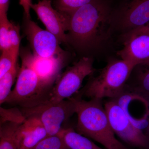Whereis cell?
<instances>
[{"instance_id":"8992f818","label":"cell","mask_w":149,"mask_h":149,"mask_svg":"<svg viewBox=\"0 0 149 149\" xmlns=\"http://www.w3.org/2000/svg\"><path fill=\"white\" fill-rule=\"evenodd\" d=\"M95 70L93 59L82 58L58 77L48 100L56 102L72 97L79 91L85 77Z\"/></svg>"},{"instance_id":"f1b7e54d","label":"cell","mask_w":149,"mask_h":149,"mask_svg":"<svg viewBox=\"0 0 149 149\" xmlns=\"http://www.w3.org/2000/svg\"><path fill=\"white\" fill-rule=\"evenodd\" d=\"M51 1H52V0H51Z\"/></svg>"},{"instance_id":"7c38bea8","label":"cell","mask_w":149,"mask_h":149,"mask_svg":"<svg viewBox=\"0 0 149 149\" xmlns=\"http://www.w3.org/2000/svg\"><path fill=\"white\" fill-rule=\"evenodd\" d=\"M118 26L125 32L149 22V0H130L116 13Z\"/></svg>"},{"instance_id":"8fae6325","label":"cell","mask_w":149,"mask_h":149,"mask_svg":"<svg viewBox=\"0 0 149 149\" xmlns=\"http://www.w3.org/2000/svg\"><path fill=\"white\" fill-rule=\"evenodd\" d=\"M65 54L49 58L38 56L31 53L22 56V59L36 73L45 88L49 89L59 77L64 65Z\"/></svg>"},{"instance_id":"ffe728a7","label":"cell","mask_w":149,"mask_h":149,"mask_svg":"<svg viewBox=\"0 0 149 149\" xmlns=\"http://www.w3.org/2000/svg\"><path fill=\"white\" fill-rule=\"evenodd\" d=\"M32 149H69L59 134L49 136Z\"/></svg>"},{"instance_id":"277c9868","label":"cell","mask_w":149,"mask_h":149,"mask_svg":"<svg viewBox=\"0 0 149 149\" xmlns=\"http://www.w3.org/2000/svg\"><path fill=\"white\" fill-rule=\"evenodd\" d=\"M77 98L71 97L58 102H52L46 100L29 107L22 109L25 118H36L42 124L48 136L58 134L62 125L75 113Z\"/></svg>"},{"instance_id":"4fadbf2b","label":"cell","mask_w":149,"mask_h":149,"mask_svg":"<svg viewBox=\"0 0 149 149\" xmlns=\"http://www.w3.org/2000/svg\"><path fill=\"white\" fill-rule=\"evenodd\" d=\"M48 136L45 128L37 118H26L17 129L18 149H32Z\"/></svg>"},{"instance_id":"6da1fadb","label":"cell","mask_w":149,"mask_h":149,"mask_svg":"<svg viewBox=\"0 0 149 149\" xmlns=\"http://www.w3.org/2000/svg\"><path fill=\"white\" fill-rule=\"evenodd\" d=\"M68 15V43L76 49H93L109 36L112 13L103 0H94Z\"/></svg>"},{"instance_id":"7402d4cb","label":"cell","mask_w":149,"mask_h":149,"mask_svg":"<svg viewBox=\"0 0 149 149\" xmlns=\"http://www.w3.org/2000/svg\"><path fill=\"white\" fill-rule=\"evenodd\" d=\"M10 22L8 17L0 19V51L1 52L10 49L9 33Z\"/></svg>"},{"instance_id":"7a4b0ae2","label":"cell","mask_w":149,"mask_h":149,"mask_svg":"<svg viewBox=\"0 0 149 149\" xmlns=\"http://www.w3.org/2000/svg\"><path fill=\"white\" fill-rule=\"evenodd\" d=\"M76 131L96 141L106 149H129L118 141L110 124L101 100L77 98Z\"/></svg>"},{"instance_id":"44dd1931","label":"cell","mask_w":149,"mask_h":149,"mask_svg":"<svg viewBox=\"0 0 149 149\" xmlns=\"http://www.w3.org/2000/svg\"><path fill=\"white\" fill-rule=\"evenodd\" d=\"M9 33L10 50L15 55L18 57L21 42L19 26L14 22H10Z\"/></svg>"},{"instance_id":"5b68a950","label":"cell","mask_w":149,"mask_h":149,"mask_svg":"<svg viewBox=\"0 0 149 149\" xmlns=\"http://www.w3.org/2000/svg\"><path fill=\"white\" fill-rule=\"evenodd\" d=\"M18 73L15 86L5 103L29 107L48 100L49 94L42 85L35 71L24 60Z\"/></svg>"},{"instance_id":"ba28073f","label":"cell","mask_w":149,"mask_h":149,"mask_svg":"<svg viewBox=\"0 0 149 149\" xmlns=\"http://www.w3.org/2000/svg\"><path fill=\"white\" fill-rule=\"evenodd\" d=\"M123 44L122 49L118 52L121 59L135 67L149 65V29L146 26L125 32Z\"/></svg>"},{"instance_id":"ac0fdd59","label":"cell","mask_w":149,"mask_h":149,"mask_svg":"<svg viewBox=\"0 0 149 149\" xmlns=\"http://www.w3.org/2000/svg\"><path fill=\"white\" fill-rule=\"evenodd\" d=\"M94 0H54L55 8L62 13L69 15L74 11Z\"/></svg>"},{"instance_id":"603a6c76","label":"cell","mask_w":149,"mask_h":149,"mask_svg":"<svg viewBox=\"0 0 149 149\" xmlns=\"http://www.w3.org/2000/svg\"><path fill=\"white\" fill-rule=\"evenodd\" d=\"M19 4L24 10L25 17L30 18V10L32 3V0H19Z\"/></svg>"},{"instance_id":"484cf974","label":"cell","mask_w":149,"mask_h":149,"mask_svg":"<svg viewBox=\"0 0 149 149\" xmlns=\"http://www.w3.org/2000/svg\"><path fill=\"white\" fill-rule=\"evenodd\" d=\"M3 122L0 119V136H1V131L2 125Z\"/></svg>"},{"instance_id":"9a60e30c","label":"cell","mask_w":149,"mask_h":149,"mask_svg":"<svg viewBox=\"0 0 149 149\" xmlns=\"http://www.w3.org/2000/svg\"><path fill=\"white\" fill-rule=\"evenodd\" d=\"M58 134L69 149H103L72 128H63Z\"/></svg>"},{"instance_id":"d6986e66","label":"cell","mask_w":149,"mask_h":149,"mask_svg":"<svg viewBox=\"0 0 149 149\" xmlns=\"http://www.w3.org/2000/svg\"><path fill=\"white\" fill-rule=\"evenodd\" d=\"M17 59L10 50L2 52L0 55V80L16 66Z\"/></svg>"},{"instance_id":"d4e9b609","label":"cell","mask_w":149,"mask_h":149,"mask_svg":"<svg viewBox=\"0 0 149 149\" xmlns=\"http://www.w3.org/2000/svg\"><path fill=\"white\" fill-rule=\"evenodd\" d=\"M146 133H145L146 134V136H147V138H148V141H149V121L148 125V127L146 129Z\"/></svg>"},{"instance_id":"83f0119b","label":"cell","mask_w":149,"mask_h":149,"mask_svg":"<svg viewBox=\"0 0 149 149\" xmlns=\"http://www.w3.org/2000/svg\"><path fill=\"white\" fill-rule=\"evenodd\" d=\"M1 52V51H0V52Z\"/></svg>"},{"instance_id":"5bb4252c","label":"cell","mask_w":149,"mask_h":149,"mask_svg":"<svg viewBox=\"0 0 149 149\" xmlns=\"http://www.w3.org/2000/svg\"><path fill=\"white\" fill-rule=\"evenodd\" d=\"M133 72L134 73L133 83L126 88L149 104V65H136Z\"/></svg>"},{"instance_id":"4316f807","label":"cell","mask_w":149,"mask_h":149,"mask_svg":"<svg viewBox=\"0 0 149 149\" xmlns=\"http://www.w3.org/2000/svg\"><path fill=\"white\" fill-rule=\"evenodd\" d=\"M144 26H146L148 29H149V22L148 24H146V25H144Z\"/></svg>"},{"instance_id":"30bf717a","label":"cell","mask_w":149,"mask_h":149,"mask_svg":"<svg viewBox=\"0 0 149 149\" xmlns=\"http://www.w3.org/2000/svg\"><path fill=\"white\" fill-rule=\"evenodd\" d=\"M31 9L37 15L46 29L53 34L60 43L67 44L69 15L53 7L51 0H42L32 4Z\"/></svg>"},{"instance_id":"cb8c5ba5","label":"cell","mask_w":149,"mask_h":149,"mask_svg":"<svg viewBox=\"0 0 149 149\" xmlns=\"http://www.w3.org/2000/svg\"><path fill=\"white\" fill-rule=\"evenodd\" d=\"M10 0H0V19L7 17Z\"/></svg>"},{"instance_id":"52a82bcc","label":"cell","mask_w":149,"mask_h":149,"mask_svg":"<svg viewBox=\"0 0 149 149\" xmlns=\"http://www.w3.org/2000/svg\"><path fill=\"white\" fill-rule=\"evenodd\" d=\"M104 107L115 134L130 146L149 149V141L145 133L133 125L115 100L107 102Z\"/></svg>"},{"instance_id":"3957f363","label":"cell","mask_w":149,"mask_h":149,"mask_svg":"<svg viewBox=\"0 0 149 149\" xmlns=\"http://www.w3.org/2000/svg\"><path fill=\"white\" fill-rule=\"evenodd\" d=\"M135 67L122 59L110 61L100 74L88 83L84 95L91 99L117 98L125 91L126 82Z\"/></svg>"},{"instance_id":"e0dca14e","label":"cell","mask_w":149,"mask_h":149,"mask_svg":"<svg viewBox=\"0 0 149 149\" xmlns=\"http://www.w3.org/2000/svg\"><path fill=\"white\" fill-rule=\"evenodd\" d=\"M17 65L0 80V113L3 110L1 106L11 92L12 88L17 75Z\"/></svg>"},{"instance_id":"9c48e42d","label":"cell","mask_w":149,"mask_h":149,"mask_svg":"<svg viewBox=\"0 0 149 149\" xmlns=\"http://www.w3.org/2000/svg\"><path fill=\"white\" fill-rule=\"evenodd\" d=\"M26 18L25 33L34 54L49 58L65 54L54 35L47 29L41 28L30 18Z\"/></svg>"},{"instance_id":"2e32d148","label":"cell","mask_w":149,"mask_h":149,"mask_svg":"<svg viewBox=\"0 0 149 149\" xmlns=\"http://www.w3.org/2000/svg\"><path fill=\"white\" fill-rule=\"evenodd\" d=\"M20 123L11 121L3 123L0 136V149H19L17 131Z\"/></svg>"}]
</instances>
